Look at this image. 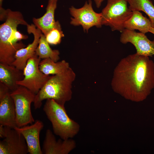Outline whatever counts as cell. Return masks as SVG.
<instances>
[{"label": "cell", "instance_id": "cell-13", "mask_svg": "<svg viewBox=\"0 0 154 154\" xmlns=\"http://www.w3.org/2000/svg\"><path fill=\"white\" fill-rule=\"evenodd\" d=\"M76 147L74 140L72 139L56 140L50 129L46 131L42 151L44 154H68Z\"/></svg>", "mask_w": 154, "mask_h": 154}, {"label": "cell", "instance_id": "cell-18", "mask_svg": "<svg viewBox=\"0 0 154 154\" xmlns=\"http://www.w3.org/2000/svg\"><path fill=\"white\" fill-rule=\"evenodd\" d=\"M70 67L68 63L65 60L55 62L50 58L41 60L39 65L40 70L43 74L48 75L61 73Z\"/></svg>", "mask_w": 154, "mask_h": 154}, {"label": "cell", "instance_id": "cell-6", "mask_svg": "<svg viewBox=\"0 0 154 154\" xmlns=\"http://www.w3.org/2000/svg\"><path fill=\"white\" fill-rule=\"evenodd\" d=\"M35 95L21 86L11 92L10 95L15 105L17 127H22L35 121L31 113V106L34 102Z\"/></svg>", "mask_w": 154, "mask_h": 154}, {"label": "cell", "instance_id": "cell-11", "mask_svg": "<svg viewBox=\"0 0 154 154\" xmlns=\"http://www.w3.org/2000/svg\"><path fill=\"white\" fill-rule=\"evenodd\" d=\"M121 33L120 41L121 43H131L139 54L149 57L154 55V40H150L145 34L126 29Z\"/></svg>", "mask_w": 154, "mask_h": 154}, {"label": "cell", "instance_id": "cell-4", "mask_svg": "<svg viewBox=\"0 0 154 154\" xmlns=\"http://www.w3.org/2000/svg\"><path fill=\"white\" fill-rule=\"evenodd\" d=\"M43 110L52 126L54 133L61 139H72L79 132V124L71 119L64 106L51 99L46 100Z\"/></svg>", "mask_w": 154, "mask_h": 154}, {"label": "cell", "instance_id": "cell-5", "mask_svg": "<svg viewBox=\"0 0 154 154\" xmlns=\"http://www.w3.org/2000/svg\"><path fill=\"white\" fill-rule=\"evenodd\" d=\"M127 3V0H108L101 13L102 25L109 26L113 31L122 32L125 29V23L133 13Z\"/></svg>", "mask_w": 154, "mask_h": 154}, {"label": "cell", "instance_id": "cell-23", "mask_svg": "<svg viewBox=\"0 0 154 154\" xmlns=\"http://www.w3.org/2000/svg\"><path fill=\"white\" fill-rule=\"evenodd\" d=\"M5 134V129L4 126L0 125V137L4 138Z\"/></svg>", "mask_w": 154, "mask_h": 154}, {"label": "cell", "instance_id": "cell-26", "mask_svg": "<svg viewBox=\"0 0 154 154\" xmlns=\"http://www.w3.org/2000/svg\"><path fill=\"white\" fill-rule=\"evenodd\" d=\"M3 0H0V7H2L3 2Z\"/></svg>", "mask_w": 154, "mask_h": 154}, {"label": "cell", "instance_id": "cell-17", "mask_svg": "<svg viewBox=\"0 0 154 154\" xmlns=\"http://www.w3.org/2000/svg\"><path fill=\"white\" fill-rule=\"evenodd\" d=\"M132 12V16L125 24V29L132 31L137 30L145 34L149 32L151 27L149 19L144 16L140 11Z\"/></svg>", "mask_w": 154, "mask_h": 154}, {"label": "cell", "instance_id": "cell-8", "mask_svg": "<svg viewBox=\"0 0 154 154\" xmlns=\"http://www.w3.org/2000/svg\"><path fill=\"white\" fill-rule=\"evenodd\" d=\"M69 10L73 17L71 19L70 24L75 26L81 25L84 31L87 32L92 27L100 28L102 25L101 14L94 11L91 0L86 2L81 8L77 9L72 6Z\"/></svg>", "mask_w": 154, "mask_h": 154}, {"label": "cell", "instance_id": "cell-20", "mask_svg": "<svg viewBox=\"0 0 154 154\" xmlns=\"http://www.w3.org/2000/svg\"><path fill=\"white\" fill-rule=\"evenodd\" d=\"M129 7L132 11H141L149 17L151 27L154 28V5L150 0H127Z\"/></svg>", "mask_w": 154, "mask_h": 154}, {"label": "cell", "instance_id": "cell-9", "mask_svg": "<svg viewBox=\"0 0 154 154\" xmlns=\"http://www.w3.org/2000/svg\"><path fill=\"white\" fill-rule=\"evenodd\" d=\"M5 137L0 141V154H27V145L23 135L14 128L5 126Z\"/></svg>", "mask_w": 154, "mask_h": 154}, {"label": "cell", "instance_id": "cell-14", "mask_svg": "<svg viewBox=\"0 0 154 154\" xmlns=\"http://www.w3.org/2000/svg\"><path fill=\"white\" fill-rule=\"evenodd\" d=\"M43 127L42 121L37 119L30 125L21 127H16L14 128L21 134L25 139L29 154H43L40 146L39 137Z\"/></svg>", "mask_w": 154, "mask_h": 154}, {"label": "cell", "instance_id": "cell-7", "mask_svg": "<svg viewBox=\"0 0 154 154\" xmlns=\"http://www.w3.org/2000/svg\"><path fill=\"white\" fill-rule=\"evenodd\" d=\"M41 59L36 54L28 60L23 70L24 78L17 84L36 94L46 84L50 76L43 74L39 65Z\"/></svg>", "mask_w": 154, "mask_h": 154}, {"label": "cell", "instance_id": "cell-21", "mask_svg": "<svg viewBox=\"0 0 154 154\" xmlns=\"http://www.w3.org/2000/svg\"><path fill=\"white\" fill-rule=\"evenodd\" d=\"M64 36L60 25L58 21H56L55 27L45 36L49 44L57 45L60 43L62 38Z\"/></svg>", "mask_w": 154, "mask_h": 154}, {"label": "cell", "instance_id": "cell-15", "mask_svg": "<svg viewBox=\"0 0 154 154\" xmlns=\"http://www.w3.org/2000/svg\"><path fill=\"white\" fill-rule=\"evenodd\" d=\"M24 77L23 71L13 65L0 62V82L6 86L11 92L18 88L17 82Z\"/></svg>", "mask_w": 154, "mask_h": 154}, {"label": "cell", "instance_id": "cell-16", "mask_svg": "<svg viewBox=\"0 0 154 154\" xmlns=\"http://www.w3.org/2000/svg\"><path fill=\"white\" fill-rule=\"evenodd\" d=\"M58 0H49L46 12L42 17L33 18V21L36 27L41 30L45 36L55 26L54 12L57 7Z\"/></svg>", "mask_w": 154, "mask_h": 154}, {"label": "cell", "instance_id": "cell-3", "mask_svg": "<svg viewBox=\"0 0 154 154\" xmlns=\"http://www.w3.org/2000/svg\"><path fill=\"white\" fill-rule=\"evenodd\" d=\"M76 74L70 67L61 73L50 76V78L35 95L33 102L35 109L40 108L44 100L51 99L64 106L72 97V85Z\"/></svg>", "mask_w": 154, "mask_h": 154}, {"label": "cell", "instance_id": "cell-22", "mask_svg": "<svg viewBox=\"0 0 154 154\" xmlns=\"http://www.w3.org/2000/svg\"><path fill=\"white\" fill-rule=\"evenodd\" d=\"M7 14V10L5 9L2 7H0V20H5Z\"/></svg>", "mask_w": 154, "mask_h": 154}, {"label": "cell", "instance_id": "cell-12", "mask_svg": "<svg viewBox=\"0 0 154 154\" xmlns=\"http://www.w3.org/2000/svg\"><path fill=\"white\" fill-rule=\"evenodd\" d=\"M27 27L28 33L33 35V40L26 47L17 51L15 55V60L11 65L23 71L29 59L36 54L35 50L42 33L41 30L34 24H28Z\"/></svg>", "mask_w": 154, "mask_h": 154}, {"label": "cell", "instance_id": "cell-2", "mask_svg": "<svg viewBox=\"0 0 154 154\" xmlns=\"http://www.w3.org/2000/svg\"><path fill=\"white\" fill-rule=\"evenodd\" d=\"M7 10L5 21L0 25V62L11 65L17 51L26 47L21 40L28 37L17 30L18 26L28 24L21 12Z\"/></svg>", "mask_w": 154, "mask_h": 154}, {"label": "cell", "instance_id": "cell-1", "mask_svg": "<svg viewBox=\"0 0 154 154\" xmlns=\"http://www.w3.org/2000/svg\"><path fill=\"white\" fill-rule=\"evenodd\" d=\"M112 90L125 98L139 102L154 87V63L149 56L136 53L121 59L115 68Z\"/></svg>", "mask_w": 154, "mask_h": 154}, {"label": "cell", "instance_id": "cell-24", "mask_svg": "<svg viewBox=\"0 0 154 154\" xmlns=\"http://www.w3.org/2000/svg\"><path fill=\"white\" fill-rule=\"evenodd\" d=\"M97 8H99L101 5L102 2L104 0H94Z\"/></svg>", "mask_w": 154, "mask_h": 154}, {"label": "cell", "instance_id": "cell-10", "mask_svg": "<svg viewBox=\"0 0 154 154\" xmlns=\"http://www.w3.org/2000/svg\"><path fill=\"white\" fill-rule=\"evenodd\" d=\"M10 93L7 87L0 82V125L14 128L17 127L15 108Z\"/></svg>", "mask_w": 154, "mask_h": 154}, {"label": "cell", "instance_id": "cell-25", "mask_svg": "<svg viewBox=\"0 0 154 154\" xmlns=\"http://www.w3.org/2000/svg\"><path fill=\"white\" fill-rule=\"evenodd\" d=\"M149 32L154 34V28L151 27L149 30Z\"/></svg>", "mask_w": 154, "mask_h": 154}, {"label": "cell", "instance_id": "cell-19", "mask_svg": "<svg viewBox=\"0 0 154 154\" xmlns=\"http://www.w3.org/2000/svg\"><path fill=\"white\" fill-rule=\"evenodd\" d=\"M46 40L45 36L42 33L35 54L40 59L50 58L55 62L60 59V52L57 50H52Z\"/></svg>", "mask_w": 154, "mask_h": 154}]
</instances>
